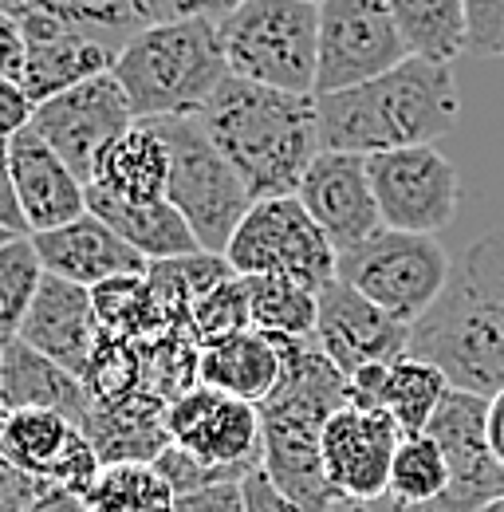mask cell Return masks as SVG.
I'll return each mask as SVG.
<instances>
[{
  "label": "cell",
  "instance_id": "ba28073f",
  "mask_svg": "<svg viewBox=\"0 0 504 512\" xmlns=\"http://www.w3.org/2000/svg\"><path fill=\"white\" fill-rule=\"evenodd\" d=\"M449 272L453 264L438 245V237L402 233L386 225L363 245L343 249L339 268H335L343 284H351L355 292L375 300L382 312H390L394 320L410 323V327L441 300Z\"/></svg>",
  "mask_w": 504,
  "mask_h": 512
},
{
  "label": "cell",
  "instance_id": "b9f144b4",
  "mask_svg": "<svg viewBox=\"0 0 504 512\" xmlns=\"http://www.w3.org/2000/svg\"><path fill=\"white\" fill-rule=\"evenodd\" d=\"M245 505H249V512H304L300 505H292L260 469L245 477Z\"/></svg>",
  "mask_w": 504,
  "mask_h": 512
},
{
  "label": "cell",
  "instance_id": "836d02e7",
  "mask_svg": "<svg viewBox=\"0 0 504 512\" xmlns=\"http://www.w3.org/2000/svg\"><path fill=\"white\" fill-rule=\"evenodd\" d=\"M40 284H44V264L32 237L8 241L0 249V351L20 339Z\"/></svg>",
  "mask_w": 504,
  "mask_h": 512
},
{
  "label": "cell",
  "instance_id": "4316f807",
  "mask_svg": "<svg viewBox=\"0 0 504 512\" xmlns=\"http://www.w3.org/2000/svg\"><path fill=\"white\" fill-rule=\"evenodd\" d=\"M0 8L12 12L16 20H52L63 28L87 32L111 44L115 52H123L142 28H150L142 0H0Z\"/></svg>",
  "mask_w": 504,
  "mask_h": 512
},
{
  "label": "cell",
  "instance_id": "60d3db41",
  "mask_svg": "<svg viewBox=\"0 0 504 512\" xmlns=\"http://www.w3.org/2000/svg\"><path fill=\"white\" fill-rule=\"evenodd\" d=\"M0 229H8L12 237H32L24 209H20V193L12 178V158H8V142H0Z\"/></svg>",
  "mask_w": 504,
  "mask_h": 512
},
{
  "label": "cell",
  "instance_id": "9a60e30c",
  "mask_svg": "<svg viewBox=\"0 0 504 512\" xmlns=\"http://www.w3.org/2000/svg\"><path fill=\"white\" fill-rule=\"evenodd\" d=\"M134 123L138 119L126 103V91L111 71L79 87H67L63 95H52L48 103L36 107V119H32V127L48 138V146L83 182H91L95 158L103 154V146L115 142Z\"/></svg>",
  "mask_w": 504,
  "mask_h": 512
},
{
  "label": "cell",
  "instance_id": "e0dca14e",
  "mask_svg": "<svg viewBox=\"0 0 504 512\" xmlns=\"http://www.w3.org/2000/svg\"><path fill=\"white\" fill-rule=\"evenodd\" d=\"M315 339L327 359L351 379L359 367L398 363L410 351V323L394 320L375 300L343 284L339 276L319 288V320Z\"/></svg>",
  "mask_w": 504,
  "mask_h": 512
},
{
  "label": "cell",
  "instance_id": "30bf717a",
  "mask_svg": "<svg viewBox=\"0 0 504 512\" xmlns=\"http://www.w3.org/2000/svg\"><path fill=\"white\" fill-rule=\"evenodd\" d=\"M410 60L390 0H319L315 95L347 91Z\"/></svg>",
  "mask_w": 504,
  "mask_h": 512
},
{
  "label": "cell",
  "instance_id": "d6a6232c",
  "mask_svg": "<svg viewBox=\"0 0 504 512\" xmlns=\"http://www.w3.org/2000/svg\"><path fill=\"white\" fill-rule=\"evenodd\" d=\"M449 489V461L430 434H406L390 465V501L406 509H422L445 497Z\"/></svg>",
  "mask_w": 504,
  "mask_h": 512
},
{
  "label": "cell",
  "instance_id": "4fadbf2b",
  "mask_svg": "<svg viewBox=\"0 0 504 512\" xmlns=\"http://www.w3.org/2000/svg\"><path fill=\"white\" fill-rule=\"evenodd\" d=\"M449 461V489L434 501L441 512H481L504 497V465L489 446V398L453 386L426 426Z\"/></svg>",
  "mask_w": 504,
  "mask_h": 512
},
{
  "label": "cell",
  "instance_id": "f1b7e54d",
  "mask_svg": "<svg viewBox=\"0 0 504 512\" xmlns=\"http://www.w3.org/2000/svg\"><path fill=\"white\" fill-rule=\"evenodd\" d=\"M91 300H95V316H99L103 335H111V339H150V335L170 331L166 308L150 284V272L146 276H115V280L91 288Z\"/></svg>",
  "mask_w": 504,
  "mask_h": 512
},
{
  "label": "cell",
  "instance_id": "83f0119b",
  "mask_svg": "<svg viewBox=\"0 0 504 512\" xmlns=\"http://www.w3.org/2000/svg\"><path fill=\"white\" fill-rule=\"evenodd\" d=\"M410 56L453 64L469 48V8L465 0H390Z\"/></svg>",
  "mask_w": 504,
  "mask_h": 512
},
{
  "label": "cell",
  "instance_id": "8fae6325",
  "mask_svg": "<svg viewBox=\"0 0 504 512\" xmlns=\"http://www.w3.org/2000/svg\"><path fill=\"white\" fill-rule=\"evenodd\" d=\"M166 430H170V442L186 449L193 461L233 481H245L260 469L264 422H260V406H252L245 398L197 383L178 402H170Z\"/></svg>",
  "mask_w": 504,
  "mask_h": 512
},
{
  "label": "cell",
  "instance_id": "d4e9b609",
  "mask_svg": "<svg viewBox=\"0 0 504 512\" xmlns=\"http://www.w3.org/2000/svg\"><path fill=\"white\" fill-rule=\"evenodd\" d=\"M87 209L95 217H103L126 245L138 249L150 264L201 253L189 221L178 213V205L170 197H162V201H119L111 193L87 186Z\"/></svg>",
  "mask_w": 504,
  "mask_h": 512
},
{
  "label": "cell",
  "instance_id": "74e56055",
  "mask_svg": "<svg viewBox=\"0 0 504 512\" xmlns=\"http://www.w3.org/2000/svg\"><path fill=\"white\" fill-rule=\"evenodd\" d=\"M36 103L16 79H0V142H12L20 130L32 127Z\"/></svg>",
  "mask_w": 504,
  "mask_h": 512
},
{
  "label": "cell",
  "instance_id": "44dd1931",
  "mask_svg": "<svg viewBox=\"0 0 504 512\" xmlns=\"http://www.w3.org/2000/svg\"><path fill=\"white\" fill-rule=\"evenodd\" d=\"M32 245L40 253L44 272L71 280L79 288H99L115 276H146L150 272V260L138 249H130L123 237L103 217H95L91 209L83 217H75L71 225H63V229L36 233Z\"/></svg>",
  "mask_w": 504,
  "mask_h": 512
},
{
  "label": "cell",
  "instance_id": "f546056e",
  "mask_svg": "<svg viewBox=\"0 0 504 512\" xmlns=\"http://www.w3.org/2000/svg\"><path fill=\"white\" fill-rule=\"evenodd\" d=\"M87 512H174L178 493L154 461L103 465L99 481L87 489Z\"/></svg>",
  "mask_w": 504,
  "mask_h": 512
},
{
  "label": "cell",
  "instance_id": "7a4b0ae2",
  "mask_svg": "<svg viewBox=\"0 0 504 512\" xmlns=\"http://www.w3.org/2000/svg\"><path fill=\"white\" fill-rule=\"evenodd\" d=\"M197 119L256 201L300 190V178L323 150L315 95H292L237 75L217 87Z\"/></svg>",
  "mask_w": 504,
  "mask_h": 512
},
{
  "label": "cell",
  "instance_id": "7c38bea8",
  "mask_svg": "<svg viewBox=\"0 0 504 512\" xmlns=\"http://www.w3.org/2000/svg\"><path fill=\"white\" fill-rule=\"evenodd\" d=\"M367 166L386 229L438 237L457 217L461 178L457 166L434 146H402L371 154Z\"/></svg>",
  "mask_w": 504,
  "mask_h": 512
},
{
  "label": "cell",
  "instance_id": "ab89813d",
  "mask_svg": "<svg viewBox=\"0 0 504 512\" xmlns=\"http://www.w3.org/2000/svg\"><path fill=\"white\" fill-rule=\"evenodd\" d=\"M24 64H28V36L24 24L0 8V79H24Z\"/></svg>",
  "mask_w": 504,
  "mask_h": 512
},
{
  "label": "cell",
  "instance_id": "5bb4252c",
  "mask_svg": "<svg viewBox=\"0 0 504 512\" xmlns=\"http://www.w3.org/2000/svg\"><path fill=\"white\" fill-rule=\"evenodd\" d=\"M0 457L48 489H67L75 497H87L103 473V457L91 438L56 410H4Z\"/></svg>",
  "mask_w": 504,
  "mask_h": 512
},
{
  "label": "cell",
  "instance_id": "e575fe53",
  "mask_svg": "<svg viewBox=\"0 0 504 512\" xmlns=\"http://www.w3.org/2000/svg\"><path fill=\"white\" fill-rule=\"evenodd\" d=\"M249 327V284H245V276L229 272L225 280H217L209 292H201L193 300L186 331L189 339L205 351V347H213V343H221L229 335H241Z\"/></svg>",
  "mask_w": 504,
  "mask_h": 512
},
{
  "label": "cell",
  "instance_id": "d6986e66",
  "mask_svg": "<svg viewBox=\"0 0 504 512\" xmlns=\"http://www.w3.org/2000/svg\"><path fill=\"white\" fill-rule=\"evenodd\" d=\"M20 339L28 347H36L40 355L56 359L60 367L75 371L79 379H87L95 351H99V339H103L91 288H79L71 280L44 272V284L32 300V312L24 320Z\"/></svg>",
  "mask_w": 504,
  "mask_h": 512
},
{
  "label": "cell",
  "instance_id": "3957f363",
  "mask_svg": "<svg viewBox=\"0 0 504 512\" xmlns=\"http://www.w3.org/2000/svg\"><path fill=\"white\" fill-rule=\"evenodd\" d=\"M323 150L386 154L402 146H434L457 127L461 99L449 64L410 56L386 75L347 91L315 95Z\"/></svg>",
  "mask_w": 504,
  "mask_h": 512
},
{
  "label": "cell",
  "instance_id": "7402d4cb",
  "mask_svg": "<svg viewBox=\"0 0 504 512\" xmlns=\"http://www.w3.org/2000/svg\"><path fill=\"white\" fill-rule=\"evenodd\" d=\"M28 36V64H24V91L32 103H48L52 95H63L67 87H79L95 75H107L119 52L87 32L63 28L52 20H20Z\"/></svg>",
  "mask_w": 504,
  "mask_h": 512
},
{
  "label": "cell",
  "instance_id": "bcb514c9",
  "mask_svg": "<svg viewBox=\"0 0 504 512\" xmlns=\"http://www.w3.org/2000/svg\"><path fill=\"white\" fill-rule=\"evenodd\" d=\"M481 512H504V497H497V501H489Z\"/></svg>",
  "mask_w": 504,
  "mask_h": 512
},
{
  "label": "cell",
  "instance_id": "6da1fadb",
  "mask_svg": "<svg viewBox=\"0 0 504 512\" xmlns=\"http://www.w3.org/2000/svg\"><path fill=\"white\" fill-rule=\"evenodd\" d=\"M280 347L284 375L268 402H260L264 453L260 473L304 512L339 505L323 473V426L347 406V375L327 359L315 335H272Z\"/></svg>",
  "mask_w": 504,
  "mask_h": 512
},
{
  "label": "cell",
  "instance_id": "ac0fdd59",
  "mask_svg": "<svg viewBox=\"0 0 504 512\" xmlns=\"http://www.w3.org/2000/svg\"><path fill=\"white\" fill-rule=\"evenodd\" d=\"M296 197L315 217V225L327 233L335 253L363 245L382 229L378 197L371 186V166L363 154L347 150H319L308 174L300 178Z\"/></svg>",
  "mask_w": 504,
  "mask_h": 512
},
{
  "label": "cell",
  "instance_id": "f35d334b",
  "mask_svg": "<svg viewBox=\"0 0 504 512\" xmlns=\"http://www.w3.org/2000/svg\"><path fill=\"white\" fill-rule=\"evenodd\" d=\"M174 512H249V505H245V481H221V485L186 493V497H178V509Z\"/></svg>",
  "mask_w": 504,
  "mask_h": 512
},
{
  "label": "cell",
  "instance_id": "ee69618b",
  "mask_svg": "<svg viewBox=\"0 0 504 512\" xmlns=\"http://www.w3.org/2000/svg\"><path fill=\"white\" fill-rule=\"evenodd\" d=\"M489 446L504 465V390L489 394Z\"/></svg>",
  "mask_w": 504,
  "mask_h": 512
},
{
  "label": "cell",
  "instance_id": "7bdbcfd3",
  "mask_svg": "<svg viewBox=\"0 0 504 512\" xmlns=\"http://www.w3.org/2000/svg\"><path fill=\"white\" fill-rule=\"evenodd\" d=\"M24 512H87V501L67 493V489H48L36 505H28Z\"/></svg>",
  "mask_w": 504,
  "mask_h": 512
},
{
  "label": "cell",
  "instance_id": "4dcf8cb0",
  "mask_svg": "<svg viewBox=\"0 0 504 512\" xmlns=\"http://www.w3.org/2000/svg\"><path fill=\"white\" fill-rule=\"evenodd\" d=\"M449 390H453V383L438 363L418 359V355H402L398 363H390L382 410L402 426V434H426V426L434 422V414H438Z\"/></svg>",
  "mask_w": 504,
  "mask_h": 512
},
{
  "label": "cell",
  "instance_id": "484cf974",
  "mask_svg": "<svg viewBox=\"0 0 504 512\" xmlns=\"http://www.w3.org/2000/svg\"><path fill=\"white\" fill-rule=\"evenodd\" d=\"M280 375H284L280 347L272 335H264L256 327L205 347L201 363H197V383L225 390L233 398H245L252 406L272 398V390L280 386Z\"/></svg>",
  "mask_w": 504,
  "mask_h": 512
},
{
  "label": "cell",
  "instance_id": "1f68e13d",
  "mask_svg": "<svg viewBox=\"0 0 504 512\" xmlns=\"http://www.w3.org/2000/svg\"><path fill=\"white\" fill-rule=\"evenodd\" d=\"M249 320L264 335H315L319 292L288 276H245Z\"/></svg>",
  "mask_w": 504,
  "mask_h": 512
},
{
  "label": "cell",
  "instance_id": "9c48e42d",
  "mask_svg": "<svg viewBox=\"0 0 504 512\" xmlns=\"http://www.w3.org/2000/svg\"><path fill=\"white\" fill-rule=\"evenodd\" d=\"M225 260L237 276H288L315 292L331 284L339 268L335 245L296 193L252 201L225 249Z\"/></svg>",
  "mask_w": 504,
  "mask_h": 512
},
{
  "label": "cell",
  "instance_id": "5b68a950",
  "mask_svg": "<svg viewBox=\"0 0 504 512\" xmlns=\"http://www.w3.org/2000/svg\"><path fill=\"white\" fill-rule=\"evenodd\" d=\"M134 119L197 115L233 75L217 20H166L142 28L111 67Z\"/></svg>",
  "mask_w": 504,
  "mask_h": 512
},
{
  "label": "cell",
  "instance_id": "681fc988",
  "mask_svg": "<svg viewBox=\"0 0 504 512\" xmlns=\"http://www.w3.org/2000/svg\"><path fill=\"white\" fill-rule=\"evenodd\" d=\"M315 4H319V0H315Z\"/></svg>",
  "mask_w": 504,
  "mask_h": 512
},
{
  "label": "cell",
  "instance_id": "cb8c5ba5",
  "mask_svg": "<svg viewBox=\"0 0 504 512\" xmlns=\"http://www.w3.org/2000/svg\"><path fill=\"white\" fill-rule=\"evenodd\" d=\"M87 186L119 201H162L170 190V146L158 123L138 119L115 142H107Z\"/></svg>",
  "mask_w": 504,
  "mask_h": 512
},
{
  "label": "cell",
  "instance_id": "7dc6e473",
  "mask_svg": "<svg viewBox=\"0 0 504 512\" xmlns=\"http://www.w3.org/2000/svg\"><path fill=\"white\" fill-rule=\"evenodd\" d=\"M8 241H16V237H12V233H8V229H0V249H4V245H8Z\"/></svg>",
  "mask_w": 504,
  "mask_h": 512
},
{
  "label": "cell",
  "instance_id": "f6af8a7d",
  "mask_svg": "<svg viewBox=\"0 0 504 512\" xmlns=\"http://www.w3.org/2000/svg\"><path fill=\"white\" fill-rule=\"evenodd\" d=\"M327 512H406V505L382 497V501H339V505H331Z\"/></svg>",
  "mask_w": 504,
  "mask_h": 512
},
{
  "label": "cell",
  "instance_id": "2e32d148",
  "mask_svg": "<svg viewBox=\"0 0 504 512\" xmlns=\"http://www.w3.org/2000/svg\"><path fill=\"white\" fill-rule=\"evenodd\" d=\"M402 426L386 410L343 406L323 426V473L339 501H382L390 493V465L402 446Z\"/></svg>",
  "mask_w": 504,
  "mask_h": 512
},
{
  "label": "cell",
  "instance_id": "c3c4849f",
  "mask_svg": "<svg viewBox=\"0 0 504 512\" xmlns=\"http://www.w3.org/2000/svg\"><path fill=\"white\" fill-rule=\"evenodd\" d=\"M0 418H4V402H0Z\"/></svg>",
  "mask_w": 504,
  "mask_h": 512
},
{
  "label": "cell",
  "instance_id": "277c9868",
  "mask_svg": "<svg viewBox=\"0 0 504 512\" xmlns=\"http://www.w3.org/2000/svg\"><path fill=\"white\" fill-rule=\"evenodd\" d=\"M473 394L504 390V233L469 245L441 300L410 327V351Z\"/></svg>",
  "mask_w": 504,
  "mask_h": 512
},
{
  "label": "cell",
  "instance_id": "52a82bcc",
  "mask_svg": "<svg viewBox=\"0 0 504 512\" xmlns=\"http://www.w3.org/2000/svg\"><path fill=\"white\" fill-rule=\"evenodd\" d=\"M158 123L166 146H170V190L166 197L178 205L189 221L201 253L225 256L237 225L252 209V197L237 166L221 154V146L209 138L197 115L178 119H150Z\"/></svg>",
  "mask_w": 504,
  "mask_h": 512
},
{
  "label": "cell",
  "instance_id": "8992f818",
  "mask_svg": "<svg viewBox=\"0 0 504 512\" xmlns=\"http://www.w3.org/2000/svg\"><path fill=\"white\" fill-rule=\"evenodd\" d=\"M221 48L237 79L315 95L319 4L315 0H241L217 20Z\"/></svg>",
  "mask_w": 504,
  "mask_h": 512
},
{
  "label": "cell",
  "instance_id": "ffe728a7",
  "mask_svg": "<svg viewBox=\"0 0 504 512\" xmlns=\"http://www.w3.org/2000/svg\"><path fill=\"white\" fill-rule=\"evenodd\" d=\"M8 158H12V178H16L20 209L32 237L63 229L87 213V182L48 146V138L36 127L20 130L8 142Z\"/></svg>",
  "mask_w": 504,
  "mask_h": 512
},
{
  "label": "cell",
  "instance_id": "d590c367",
  "mask_svg": "<svg viewBox=\"0 0 504 512\" xmlns=\"http://www.w3.org/2000/svg\"><path fill=\"white\" fill-rule=\"evenodd\" d=\"M469 8V48L504 56V0H465Z\"/></svg>",
  "mask_w": 504,
  "mask_h": 512
},
{
  "label": "cell",
  "instance_id": "603a6c76",
  "mask_svg": "<svg viewBox=\"0 0 504 512\" xmlns=\"http://www.w3.org/2000/svg\"><path fill=\"white\" fill-rule=\"evenodd\" d=\"M0 402L4 410H56L79 430H87V418L95 410V390L75 371L16 339L0 351Z\"/></svg>",
  "mask_w": 504,
  "mask_h": 512
},
{
  "label": "cell",
  "instance_id": "8d00e7d4",
  "mask_svg": "<svg viewBox=\"0 0 504 512\" xmlns=\"http://www.w3.org/2000/svg\"><path fill=\"white\" fill-rule=\"evenodd\" d=\"M237 4L241 0H142L150 24H166V20H221Z\"/></svg>",
  "mask_w": 504,
  "mask_h": 512
}]
</instances>
